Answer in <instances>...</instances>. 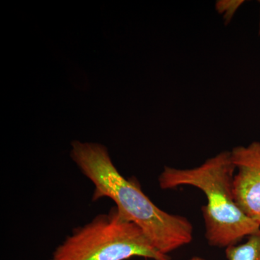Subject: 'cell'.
Returning a JSON list of instances; mask_svg holds the SVG:
<instances>
[{
    "mask_svg": "<svg viewBox=\"0 0 260 260\" xmlns=\"http://www.w3.org/2000/svg\"><path fill=\"white\" fill-rule=\"evenodd\" d=\"M170 260L157 250L139 227L123 216L115 206L75 229L56 248L51 260Z\"/></svg>",
    "mask_w": 260,
    "mask_h": 260,
    "instance_id": "cell-3",
    "label": "cell"
},
{
    "mask_svg": "<svg viewBox=\"0 0 260 260\" xmlns=\"http://www.w3.org/2000/svg\"><path fill=\"white\" fill-rule=\"evenodd\" d=\"M235 172L231 151H223L192 169L165 167L158 177L160 189L190 186L204 193L205 236L211 246L226 249L260 230V224L249 218L234 199Z\"/></svg>",
    "mask_w": 260,
    "mask_h": 260,
    "instance_id": "cell-2",
    "label": "cell"
},
{
    "mask_svg": "<svg viewBox=\"0 0 260 260\" xmlns=\"http://www.w3.org/2000/svg\"><path fill=\"white\" fill-rule=\"evenodd\" d=\"M240 0H222L216 3V10L223 16L224 20L227 23L232 20L233 17L237 13L238 9L244 3Z\"/></svg>",
    "mask_w": 260,
    "mask_h": 260,
    "instance_id": "cell-6",
    "label": "cell"
},
{
    "mask_svg": "<svg viewBox=\"0 0 260 260\" xmlns=\"http://www.w3.org/2000/svg\"><path fill=\"white\" fill-rule=\"evenodd\" d=\"M145 260H153V259H146ZM188 260H207L204 259V258L200 257V256H193V257L190 258V259Z\"/></svg>",
    "mask_w": 260,
    "mask_h": 260,
    "instance_id": "cell-7",
    "label": "cell"
},
{
    "mask_svg": "<svg viewBox=\"0 0 260 260\" xmlns=\"http://www.w3.org/2000/svg\"><path fill=\"white\" fill-rule=\"evenodd\" d=\"M228 260H260V230L248 237L244 244L225 249Z\"/></svg>",
    "mask_w": 260,
    "mask_h": 260,
    "instance_id": "cell-5",
    "label": "cell"
},
{
    "mask_svg": "<svg viewBox=\"0 0 260 260\" xmlns=\"http://www.w3.org/2000/svg\"><path fill=\"white\" fill-rule=\"evenodd\" d=\"M233 192L238 206L260 224V142L232 149Z\"/></svg>",
    "mask_w": 260,
    "mask_h": 260,
    "instance_id": "cell-4",
    "label": "cell"
},
{
    "mask_svg": "<svg viewBox=\"0 0 260 260\" xmlns=\"http://www.w3.org/2000/svg\"><path fill=\"white\" fill-rule=\"evenodd\" d=\"M70 155L80 172L93 184L92 200H112L123 216L139 227L160 253L169 255L192 241L191 222L154 204L137 179L121 175L105 146L74 141Z\"/></svg>",
    "mask_w": 260,
    "mask_h": 260,
    "instance_id": "cell-1",
    "label": "cell"
},
{
    "mask_svg": "<svg viewBox=\"0 0 260 260\" xmlns=\"http://www.w3.org/2000/svg\"><path fill=\"white\" fill-rule=\"evenodd\" d=\"M258 34H259V37H260V10H259V30H258Z\"/></svg>",
    "mask_w": 260,
    "mask_h": 260,
    "instance_id": "cell-8",
    "label": "cell"
}]
</instances>
